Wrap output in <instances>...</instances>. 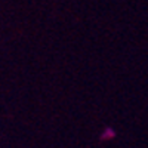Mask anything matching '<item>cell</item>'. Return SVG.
Here are the masks:
<instances>
[{"label":"cell","instance_id":"cell-1","mask_svg":"<svg viewBox=\"0 0 148 148\" xmlns=\"http://www.w3.org/2000/svg\"><path fill=\"white\" fill-rule=\"evenodd\" d=\"M113 136H114V132L111 130V129H107V132H105V133L102 135V138H104V139H108V138H113Z\"/></svg>","mask_w":148,"mask_h":148}]
</instances>
